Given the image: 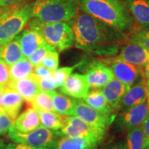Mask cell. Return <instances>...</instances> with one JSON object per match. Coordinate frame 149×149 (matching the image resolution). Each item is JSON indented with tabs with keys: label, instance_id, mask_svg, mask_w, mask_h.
I'll list each match as a JSON object with an SVG mask.
<instances>
[{
	"label": "cell",
	"instance_id": "6da1fadb",
	"mask_svg": "<svg viewBox=\"0 0 149 149\" xmlns=\"http://www.w3.org/2000/svg\"><path fill=\"white\" fill-rule=\"evenodd\" d=\"M69 24L74 45L87 53L97 55L115 53L125 39L124 33L86 13L77 14Z\"/></svg>",
	"mask_w": 149,
	"mask_h": 149
},
{
	"label": "cell",
	"instance_id": "7a4b0ae2",
	"mask_svg": "<svg viewBox=\"0 0 149 149\" xmlns=\"http://www.w3.org/2000/svg\"><path fill=\"white\" fill-rule=\"evenodd\" d=\"M80 7L84 13L124 34L137 26L123 0H80Z\"/></svg>",
	"mask_w": 149,
	"mask_h": 149
},
{
	"label": "cell",
	"instance_id": "3957f363",
	"mask_svg": "<svg viewBox=\"0 0 149 149\" xmlns=\"http://www.w3.org/2000/svg\"><path fill=\"white\" fill-rule=\"evenodd\" d=\"M77 0H35L31 3V17L46 23L70 22L79 13Z\"/></svg>",
	"mask_w": 149,
	"mask_h": 149
},
{
	"label": "cell",
	"instance_id": "277c9868",
	"mask_svg": "<svg viewBox=\"0 0 149 149\" xmlns=\"http://www.w3.org/2000/svg\"><path fill=\"white\" fill-rule=\"evenodd\" d=\"M29 27L39 31L46 42L57 51H65L74 45L72 29L66 22L46 23L34 19Z\"/></svg>",
	"mask_w": 149,
	"mask_h": 149
},
{
	"label": "cell",
	"instance_id": "5b68a950",
	"mask_svg": "<svg viewBox=\"0 0 149 149\" xmlns=\"http://www.w3.org/2000/svg\"><path fill=\"white\" fill-rule=\"evenodd\" d=\"M8 133L14 143L26 145L33 149H51L58 139L57 137L61 135L59 132L48 129L42 126L26 133H20L12 126Z\"/></svg>",
	"mask_w": 149,
	"mask_h": 149
},
{
	"label": "cell",
	"instance_id": "8992f818",
	"mask_svg": "<svg viewBox=\"0 0 149 149\" xmlns=\"http://www.w3.org/2000/svg\"><path fill=\"white\" fill-rule=\"evenodd\" d=\"M31 18V3L15 9L0 24V46L14 40Z\"/></svg>",
	"mask_w": 149,
	"mask_h": 149
},
{
	"label": "cell",
	"instance_id": "52a82bcc",
	"mask_svg": "<svg viewBox=\"0 0 149 149\" xmlns=\"http://www.w3.org/2000/svg\"><path fill=\"white\" fill-rule=\"evenodd\" d=\"M69 137H95L103 139L106 130L91 126L76 116H64V125L59 131Z\"/></svg>",
	"mask_w": 149,
	"mask_h": 149
},
{
	"label": "cell",
	"instance_id": "ba28073f",
	"mask_svg": "<svg viewBox=\"0 0 149 149\" xmlns=\"http://www.w3.org/2000/svg\"><path fill=\"white\" fill-rule=\"evenodd\" d=\"M72 116H76L84 121L91 126L104 130L114 120L115 115H107L102 113L81 100H76Z\"/></svg>",
	"mask_w": 149,
	"mask_h": 149
},
{
	"label": "cell",
	"instance_id": "9c48e42d",
	"mask_svg": "<svg viewBox=\"0 0 149 149\" xmlns=\"http://www.w3.org/2000/svg\"><path fill=\"white\" fill-rule=\"evenodd\" d=\"M111 68L115 79L130 87L139 78H144V71L142 68H139L115 58L113 59Z\"/></svg>",
	"mask_w": 149,
	"mask_h": 149
},
{
	"label": "cell",
	"instance_id": "30bf717a",
	"mask_svg": "<svg viewBox=\"0 0 149 149\" xmlns=\"http://www.w3.org/2000/svg\"><path fill=\"white\" fill-rule=\"evenodd\" d=\"M148 115L149 108L146 102L122 111L117 119V124L122 129L128 131L142 125Z\"/></svg>",
	"mask_w": 149,
	"mask_h": 149
},
{
	"label": "cell",
	"instance_id": "8fae6325",
	"mask_svg": "<svg viewBox=\"0 0 149 149\" xmlns=\"http://www.w3.org/2000/svg\"><path fill=\"white\" fill-rule=\"evenodd\" d=\"M90 88H101L114 77L111 67L102 63L93 62L84 74Z\"/></svg>",
	"mask_w": 149,
	"mask_h": 149
},
{
	"label": "cell",
	"instance_id": "7c38bea8",
	"mask_svg": "<svg viewBox=\"0 0 149 149\" xmlns=\"http://www.w3.org/2000/svg\"><path fill=\"white\" fill-rule=\"evenodd\" d=\"M115 59L142 68L149 61V51L139 44L130 42L123 46Z\"/></svg>",
	"mask_w": 149,
	"mask_h": 149
},
{
	"label": "cell",
	"instance_id": "4fadbf2b",
	"mask_svg": "<svg viewBox=\"0 0 149 149\" xmlns=\"http://www.w3.org/2000/svg\"><path fill=\"white\" fill-rule=\"evenodd\" d=\"M90 90L84 74L73 73L67 78L64 84L60 87V91L65 95L82 100L87 95Z\"/></svg>",
	"mask_w": 149,
	"mask_h": 149
},
{
	"label": "cell",
	"instance_id": "5bb4252c",
	"mask_svg": "<svg viewBox=\"0 0 149 149\" xmlns=\"http://www.w3.org/2000/svg\"><path fill=\"white\" fill-rule=\"evenodd\" d=\"M147 100V85L145 78L132 86L121 100L119 109L122 111L146 102Z\"/></svg>",
	"mask_w": 149,
	"mask_h": 149
},
{
	"label": "cell",
	"instance_id": "9a60e30c",
	"mask_svg": "<svg viewBox=\"0 0 149 149\" xmlns=\"http://www.w3.org/2000/svg\"><path fill=\"white\" fill-rule=\"evenodd\" d=\"M19 42L24 57L26 58H29L37 48L47 43L39 31L31 28L26 29L21 36H19Z\"/></svg>",
	"mask_w": 149,
	"mask_h": 149
},
{
	"label": "cell",
	"instance_id": "2e32d148",
	"mask_svg": "<svg viewBox=\"0 0 149 149\" xmlns=\"http://www.w3.org/2000/svg\"><path fill=\"white\" fill-rule=\"evenodd\" d=\"M102 139L95 137H69L57 139L51 149H97Z\"/></svg>",
	"mask_w": 149,
	"mask_h": 149
},
{
	"label": "cell",
	"instance_id": "e0dca14e",
	"mask_svg": "<svg viewBox=\"0 0 149 149\" xmlns=\"http://www.w3.org/2000/svg\"><path fill=\"white\" fill-rule=\"evenodd\" d=\"M130 88L128 86L113 78L100 90L110 107L113 109H117L123 96Z\"/></svg>",
	"mask_w": 149,
	"mask_h": 149
},
{
	"label": "cell",
	"instance_id": "ac0fdd59",
	"mask_svg": "<svg viewBox=\"0 0 149 149\" xmlns=\"http://www.w3.org/2000/svg\"><path fill=\"white\" fill-rule=\"evenodd\" d=\"M125 3L136 25L149 29V0H126Z\"/></svg>",
	"mask_w": 149,
	"mask_h": 149
},
{
	"label": "cell",
	"instance_id": "d6986e66",
	"mask_svg": "<svg viewBox=\"0 0 149 149\" xmlns=\"http://www.w3.org/2000/svg\"><path fill=\"white\" fill-rule=\"evenodd\" d=\"M24 99L17 91L10 86L3 89L1 106L2 110L13 120L19 115L23 105Z\"/></svg>",
	"mask_w": 149,
	"mask_h": 149
},
{
	"label": "cell",
	"instance_id": "ffe728a7",
	"mask_svg": "<svg viewBox=\"0 0 149 149\" xmlns=\"http://www.w3.org/2000/svg\"><path fill=\"white\" fill-rule=\"evenodd\" d=\"M40 126V116L37 111L33 107L29 108L19 115L13 124L15 129L22 133L33 131Z\"/></svg>",
	"mask_w": 149,
	"mask_h": 149
},
{
	"label": "cell",
	"instance_id": "44dd1931",
	"mask_svg": "<svg viewBox=\"0 0 149 149\" xmlns=\"http://www.w3.org/2000/svg\"><path fill=\"white\" fill-rule=\"evenodd\" d=\"M8 86L15 89L24 100L29 102L41 91L31 75L17 81H10Z\"/></svg>",
	"mask_w": 149,
	"mask_h": 149
},
{
	"label": "cell",
	"instance_id": "7402d4cb",
	"mask_svg": "<svg viewBox=\"0 0 149 149\" xmlns=\"http://www.w3.org/2000/svg\"><path fill=\"white\" fill-rule=\"evenodd\" d=\"M46 92L49 93L51 96L54 111L55 113L64 116H72L76 100L56 92L55 91Z\"/></svg>",
	"mask_w": 149,
	"mask_h": 149
},
{
	"label": "cell",
	"instance_id": "603a6c76",
	"mask_svg": "<svg viewBox=\"0 0 149 149\" xmlns=\"http://www.w3.org/2000/svg\"><path fill=\"white\" fill-rule=\"evenodd\" d=\"M22 58H24V55L19 42V37H15L14 40L0 47V59H2L9 66H12Z\"/></svg>",
	"mask_w": 149,
	"mask_h": 149
},
{
	"label": "cell",
	"instance_id": "cb8c5ba5",
	"mask_svg": "<svg viewBox=\"0 0 149 149\" xmlns=\"http://www.w3.org/2000/svg\"><path fill=\"white\" fill-rule=\"evenodd\" d=\"M82 100L86 104L97 111L107 115L113 114V109L105 100L101 90L95 89L89 91L87 95Z\"/></svg>",
	"mask_w": 149,
	"mask_h": 149
},
{
	"label": "cell",
	"instance_id": "d4e9b609",
	"mask_svg": "<svg viewBox=\"0 0 149 149\" xmlns=\"http://www.w3.org/2000/svg\"><path fill=\"white\" fill-rule=\"evenodd\" d=\"M37 111L40 116L41 126L55 131L60 130L64 126V115L53 111Z\"/></svg>",
	"mask_w": 149,
	"mask_h": 149
},
{
	"label": "cell",
	"instance_id": "484cf974",
	"mask_svg": "<svg viewBox=\"0 0 149 149\" xmlns=\"http://www.w3.org/2000/svg\"><path fill=\"white\" fill-rule=\"evenodd\" d=\"M33 68L34 66L28 58L24 57L10 66V81H15L29 77L33 73Z\"/></svg>",
	"mask_w": 149,
	"mask_h": 149
},
{
	"label": "cell",
	"instance_id": "4316f807",
	"mask_svg": "<svg viewBox=\"0 0 149 149\" xmlns=\"http://www.w3.org/2000/svg\"><path fill=\"white\" fill-rule=\"evenodd\" d=\"M29 103L37 111L55 112L51 96L46 91H40Z\"/></svg>",
	"mask_w": 149,
	"mask_h": 149
},
{
	"label": "cell",
	"instance_id": "83f0119b",
	"mask_svg": "<svg viewBox=\"0 0 149 149\" xmlns=\"http://www.w3.org/2000/svg\"><path fill=\"white\" fill-rule=\"evenodd\" d=\"M126 145L128 149H144V137L141 126L128 130Z\"/></svg>",
	"mask_w": 149,
	"mask_h": 149
},
{
	"label": "cell",
	"instance_id": "f1b7e54d",
	"mask_svg": "<svg viewBox=\"0 0 149 149\" xmlns=\"http://www.w3.org/2000/svg\"><path fill=\"white\" fill-rule=\"evenodd\" d=\"M83 62L84 61H81L72 66L62 67V68H57L55 71L52 72V76H53L56 81V83H57L58 88L59 87H61V86L64 84L66 80L67 79V78L72 74V71L74 69H76L78 66H81L83 64Z\"/></svg>",
	"mask_w": 149,
	"mask_h": 149
},
{
	"label": "cell",
	"instance_id": "f546056e",
	"mask_svg": "<svg viewBox=\"0 0 149 149\" xmlns=\"http://www.w3.org/2000/svg\"><path fill=\"white\" fill-rule=\"evenodd\" d=\"M55 48L50 45L49 44L46 43V44H44V46H41L39 48L35 51L32 55L28 58V59L30 61V62L32 64L33 66H36L37 65L40 64V63L42 62V59L44 58V57L49 53L50 51H53Z\"/></svg>",
	"mask_w": 149,
	"mask_h": 149
},
{
	"label": "cell",
	"instance_id": "4dcf8cb0",
	"mask_svg": "<svg viewBox=\"0 0 149 149\" xmlns=\"http://www.w3.org/2000/svg\"><path fill=\"white\" fill-rule=\"evenodd\" d=\"M31 77L34 79V81L38 86L41 91H54L55 89L58 88L56 81L54 77L51 76L47 77H39L33 73L31 74Z\"/></svg>",
	"mask_w": 149,
	"mask_h": 149
},
{
	"label": "cell",
	"instance_id": "1f68e13d",
	"mask_svg": "<svg viewBox=\"0 0 149 149\" xmlns=\"http://www.w3.org/2000/svg\"><path fill=\"white\" fill-rule=\"evenodd\" d=\"M59 63V53L57 50L50 51L42 59L40 65H42L50 71L53 72L58 68Z\"/></svg>",
	"mask_w": 149,
	"mask_h": 149
},
{
	"label": "cell",
	"instance_id": "d6a6232c",
	"mask_svg": "<svg viewBox=\"0 0 149 149\" xmlns=\"http://www.w3.org/2000/svg\"><path fill=\"white\" fill-rule=\"evenodd\" d=\"M130 42L139 44L149 51V29H139L134 31Z\"/></svg>",
	"mask_w": 149,
	"mask_h": 149
},
{
	"label": "cell",
	"instance_id": "836d02e7",
	"mask_svg": "<svg viewBox=\"0 0 149 149\" xmlns=\"http://www.w3.org/2000/svg\"><path fill=\"white\" fill-rule=\"evenodd\" d=\"M10 81V66L0 59V88H5Z\"/></svg>",
	"mask_w": 149,
	"mask_h": 149
},
{
	"label": "cell",
	"instance_id": "e575fe53",
	"mask_svg": "<svg viewBox=\"0 0 149 149\" xmlns=\"http://www.w3.org/2000/svg\"><path fill=\"white\" fill-rule=\"evenodd\" d=\"M14 121L4 111L0 112V135L8 133Z\"/></svg>",
	"mask_w": 149,
	"mask_h": 149
},
{
	"label": "cell",
	"instance_id": "d590c367",
	"mask_svg": "<svg viewBox=\"0 0 149 149\" xmlns=\"http://www.w3.org/2000/svg\"><path fill=\"white\" fill-rule=\"evenodd\" d=\"M33 73L35 74L39 77H47L51 76L52 74V72L50 71L49 70H48L47 68H46L45 67H44L42 65L39 64L37 66H35L33 68Z\"/></svg>",
	"mask_w": 149,
	"mask_h": 149
},
{
	"label": "cell",
	"instance_id": "8d00e7d4",
	"mask_svg": "<svg viewBox=\"0 0 149 149\" xmlns=\"http://www.w3.org/2000/svg\"><path fill=\"white\" fill-rule=\"evenodd\" d=\"M141 128L144 137V146H146L149 144V115L143 122Z\"/></svg>",
	"mask_w": 149,
	"mask_h": 149
},
{
	"label": "cell",
	"instance_id": "74e56055",
	"mask_svg": "<svg viewBox=\"0 0 149 149\" xmlns=\"http://www.w3.org/2000/svg\"><path fill=\"white\" fill-rule=\"evenodd\" d=\"M0 149H33L31 147L17 143H8V144H0Z\"/></svg>",
	"mask_w": 149,
	"mask_h": 149
},
{
	"label": "cell",
	"instance_id": "f35d334b",
	"mask_svg": "<svg viewBox=\"0 0 149 149\" xmlns=\"http://www.w3.org/2000/svg\"><path fill=\"white\" fill-rule=\"evenodd\" d=\"M16 8L10 7H0V24L4 19L8 16Z\"/></svg>",
	"mask_w": 149,
	"mask_h": 149
},
{
	"label": "cell",
	"instance_id": "ab89813d",
	"mask_svg": "<svg viewBox=\"0 0 149 149\" xmlns=\"http://www.w3.org/2000/svg\"><path fill=\"white\" fill-rule=\"evenodd\" d=\"M21 0H0V7H10L18 3Z\"/></svg>",
	"mask_w": 149,
	"mask_h": 149
},
{
	"label": "cell",
	"instance_id": "60d3db41",
	"mask_svg": "<svg viewBox=\"0 0 149 149\" xmlns=\"http://www.w3.org/2000/svg\"><path fill=\"white\" fill-rule=\"evenodd\" d=\"M105 149H128L127 147H126V143L123 142H119L117 143V144L111 145L108 147V148Z\"/></svg>",
	"mask_w": 149,
	"mask_h": 149
},
{
	"label": "cell",
	"instance_id": "b9f144b4",
	"mask_svg": "<svg viewBox=\"0 0 149 149\" xmlns=\"http://www.w3.org/2000/svg\"><path fill=\"white\" fill-rule=\"evenodd\" d=\"M144 77L146 81L147 88H149V61L144 66Z\"/></svg>",
	"mask_w": 149,
	"mask_h": 149
},
{
	"label": "cell",
	"instance_id": "7bdbcfd3",
	"mask_svg": "<svg viewBox=\"0 0 149 149\" xmlns=\"http://www.w3.org/2000/svg\"><path fill=\"white\" fill-rule=\"evenodd\" d=\"M2 95H3V88H0V112L3 111L2 106H1V100H2Z\"/></svg>",
	"mask_w": 149,
	"mask_h": 149
},
{
	"label": "cell",
	"instance_id": "ee69618b",
	"mask_svg": "<svg viewBox=\"0 0 149 149\" xmlns=\"http://www.w3.org/2000/svg\"><path fill=\"white\" fill-rule=\"evenodd\" d=\"M147 104L149 108V88H147Z\"/></svg>",
	"mask_w": 149,
	"mask_h": 149
},
{
	"label": "cell",
	"instance_id": "f6af8a7d",
	"mask_svg": "<svg viewBox=\"0 0 149 149\" xmlns=\"http://www.w3.org/2000/svg\"><path fill=\"white\" fill-rule=\"evenodd\" d=\"M144 149H149V144H148V145H146V146H144Z\"/></svg>",
	"mask_w": 149,
	"mask_h": 149
},
{
	"label": "cell",
	"instance_id": "bcb514c9",
	"mask_svg": "<svg viewBox=\"0 0 149 149\" xmlns=\"http://www.w3.org/2000/svg\"><path fill=\"white\" fill-rule=\"evenodd\" d=\"M0 47H1V46H0Z\"/></svg>",
	"mask_w": 149,
	"mask_h": 149
}]
</instances>
